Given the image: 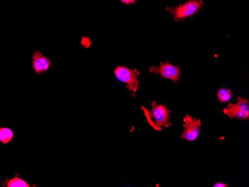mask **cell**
<instances>
[{"label": "cell", "instance_id": "cell-8", "mask_svg": "<svg viewBox=\"0 0 249 187\" xmlns=\"http://www.w3.org/2000/svg\"><path fill=\"white\" fill-rule=\"evenodd\" d=\"M2 185L7 187H30L31 186L24 180L21 179L19 176L16 175L15 178L10 180H5Z\"/></svg>", "mask_w": 249, "mask_h": 187}, {"label": "cell", "instance_id": "cell-7", "mask_svg": "<svg viewBox=\"0 0 249 187\" xmlns=\"http://www.w3.org/2000/svg\"><path fill=\"white\" fill-rule=\"evenodd\" d=\"M51 60L45 57L43 53L37 51L32 55V68L37 74L45 73L50 69Z\"/></svg>", "mask_w": 249, "mask_h": 187}, {"label": "cell", "instance_id": "cell-6", "mask_svg": "<svg viewBox=\"0 0 249 187\" xmlns=\"http://www.w3.org/2000/svg\"><path fill=\"white\" fill-rule=\"evenodd\" d=\"M201 121L187 115L184 118V131L180 136V139L187 141H194L198 138L201 130Z\"/></svg>", "mask_w": 249, "mask_h": 187}, {"label": "cell", "instance_id": "cell-1", "mask_svg": "<svg viewBox=\"0 0 249 187\" xmlns=\"http://www.w3.org/2000/svg\"><path fill=\"white\" fill-rule=\"evenodd\" d=\"M142 109L145 112L149 125L156 131H160L163 127L169 128L171 125L169 122L170 112L169 109L163 104H158L155 102H152L150 114L149 111L145 110V107H142Z\"/></svg>", "mask_w": 249, "mask_h": 187}, {"label": "cell", "instance_id": "cell-3", "mask_svg": "<svg viewBox=\"0 0 249 187\" xmlns=\"http://www.w3.org/2000/svg\"><path fill=\"white\" fill-rule=\"evenodd\" d=\"M114 75L120 82L125 84L126 88L135 96V93L139 89V71L131 69L124 66H117L114 69Z\"/></svg>", "mask_w": 249, "mask_h": 187}, {"label": "cell", "instance_id": "cell-10", "mask_svg": "<svg viewBox=\"0 0 249 187\" xmlns=\"http://www.w3.org/2000/svg\"><path fill=\"white\" fill-rule=\"evenodd\" d=\"M232 96L233 93L227 88H220L217 92L218 100L222 103L229 102Z\"/></svg>", "mask_w": 249, "mask_h": 187}, {"label": "cell", "instance_id": "cell-12", "mask_svg": "<svg viewBox=\"0 0 249 187\" xmlns=\"http://www.w3.org/2000/svg\"><path fill=\"white\" fill-rule=\"evenodd\" d=\"M214 187H228L227 184H222V183L218 182L214 184Z\"/></svg>", "mask_w": 249, "mask_h": 187}, {"label": "cell", "instance_id": "cell-9", "mask_svg": "<svg viewBox=\"0 0 249 187\" xmlns=\"http://www.w3.org/2000/svg\"><path fill=\"white\" fill-rule=\"evenodd\" d=\"M13 137V131L10 128L5 127L0 128V142H2V144H8V142L12 140Z\"/></svg>", "mask_w": 249, "mask_h": 187}, {"label": "cell", "instance_id": "cell-5", "mask_svg": "<svg viewBox=\"0 0 249 187\" xmlns=\"http://www.w3.org/2000/svg\"><path fill=\"white\" fill-rule=\"evenodd\" d=\"M149 72L155 75H160L163 79L173 82H178L180 78V67L169 62L160 63L158 67H151Z\"/></svg>", "mask_w": 249, "mask_h": 187}, {"label": "cell", "instance_id": "cell-11", "mask_svg": "<svg viewBox=\"0 0 249 187\" xmlns=\"http://www.w3.org/2000/svg\"><path fill=\"white\" fill-rule=\"evenodd\" d=\"M120 1L122 3L127 5H134L137 2V0H120Z\"/></svg>", "mask_w": 249, "mask_h": 187}, {"label": "cell", "instance_id": "cell-2", "mask_svg": "<svg viewBox=\"0 0 249 187\" xmlns=\"http://www.w3.org/2000/svg\"><path fill=\"white\" fill-rule=\"evenodd\" d=\"M204 5L202 0H188L184 3L176 7H167L166 11L170 12L174 20L180 21L196 15Z\"/></svg>", "mask_w": 249, "mask_h": 187}, {"label": "cell", "instance_id": "cell-4", "mask_svg": "<svg viewBox=\"0 0 249 187\" xmlns=\"http://www.w3.org/2000/svg\"><path fill=\"white\" fill-rule=\"evenodd\" d=\"M225 115L230 119L248 120L249 118V102L246 98L239 96L236 103H229L223 110Z\"/></svg>", "mask_w": 249, "mask_h": 187}]
</instances>
